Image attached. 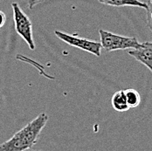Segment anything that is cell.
<instances>
[{
    "label": "cell",
    "mask_w": 152,
    "mask_h": 151,
    "mask_svg": "<svg viewBox=\"0 0 152 151\" xmlns=\"http://www.w3.org/2000/svg\"><path fill=\"white\" fill-rule=\"evenodd\" d=\"M48 121L46 113L39 114L22 129L0 144V151H26L33 147Z\"/></svg>",
    "instance_id": "obj_1"
},
{
    "label": "cell",
    "mask_w": 152,
    "mask_h": 151,
    "mask_svg": "<svg viewBox=\"0 0 152 151\" xmlns=\"http://www.w3.org/2000/svg\"><path fill=\"white\" fill-rule=\"evenodd\" d=\"M101 44L107 52L126 50V49H138L142 43H139L137 38L124 37L118 34L112 33L107 31L99 30Z\"/></svg>",
    "instance_id": "obj_2"
},
{
    "label": "cell",
    "mask_w": 152,
    "mask_h": 151,
    "mask_svg": "<svg viewBox=\"0 0 152 151\" xmlns=\"http://www.w3.org/2000/svg\"><path fill=\"white\" fill-rule=\"evenodd\" d=\"M16 31L27 43L31 50L35 49V43L32 35V25L29 17L20 8L18 3L12 4Z\"/></svg>",
    "instance_id": "obj_3"
},
{
    "label": "cell",
    "mask_w": 152,
    "mask_h": 151,
    "mask_svg": "<svg viewBox=\"0 0 152 151\" xmlns=\"http://www.w3.org/2000/svg\"><path fill=\"white\" fill-rule=\"evenodd\" d=\"M55 35L62 41L66 43L67 45H72L74 47H77L80 50L86 51L92 54L99 57L102 53V45L101 42L94 41L90 39H87L84 38H80L78 36H75L72 34H68L61 31H55Z\"/></svg>",
    "instance_id": "obj_4"
},
{
    "label": "cell",
    "mask_w": 152,
    "mask_h": 151,
    "mask_svg": "<svg viewBox=\"0 0 152 151\" xmlns=\"http://www.w3.org/2000/svg\"><path fill=\"white\" fill-rule=\"evenodd\" d=\"M129 54L138 62L146 66L152 73V42H143L138 49L129 52Z\"/></svg>",
    "instance_id": "obj_5"
},
{
    "label": "cell",
    "mask_w": 152,
    "mask_h": 151,
    "mask_svg": "<svg viewBox=\"0 0 152 151\" xmlns=\"http://www.w3.org/2000/svg\"><path fill=\"white\" fill-rule=\"evenodd\" d=\"M101 4L110 5V6H134L140 7L145 10L148 9V4L142 2L140 0H98Z\"/></svg>",
    "instance_id": "obj_6"
},
{
    "label": "cell",
    "mask_w": 152,
    "mask_h": 151,
    "mask_svg": "<svg viewBox=\"0 0 152 151\" xmlns=\"http://www.w3.org/2000/svg\"><path fill=\"white\" fill-rule=\"evenodd\" d=\"M111 104L114 109L118 112H125L130 108L127 102L124 90L117 91L114 93L111 99Z\"/></svg>",
    "instance_id": "obj_7"
},
{
    "label": "cell",
    "mask_w": 152,
    "mask_h": 151,
    "mask_svg": "<svg viewBox=\"0 0 152 151\" xmlns=\"http://www.w3.org/2000/svg\"><path fill=\"white\" fill-rule=\"evenodd\" d=\"M124 93H125L127 102H128L129 107H136L139 105L141 98H140V94L137 91L129 88V89L124 90Z\"/></svg>",
    "instance_id": "obj_8"
},
{
    "label": "cell",
    "mask_w": 152,
    "mask_h": 151,
    "mask_svg": "<svg viewBox=\"0 0 152 151\" xmlns=\"http://www.w3.org/2000/svg\"><path fill=\"white\" fill-rule=\"evenodd\" d=\"M146 12H147V18H146L147 26L152 31V5H151L150 4H148V9L146 10Z\"/></svg>",
    "instance_id": "obj_9"
},
{
    "label": "cell",
    "mask_w": 152,
    "mask_h": 151,
    "mask_svg": "<svg viewBox=\"0 0 152 151\" xmlns=\"http://www.w3.org/2000/svg\"><path fill=\"white\" fill-rule=\"evenodd\" d=\"M43 0H28V7H29V9L31 10L35 5H37L38 4H39Z\"/></svg>",
    "instance_id": "obj_10"
},
{
    "label": "cell",
    "mask_w": 152,
    "mask_h": 151,
    "mask_svg": "<svg viewBox=\"0 0 152 151\" xmlns=\"http://www.w3.org/2000/svg\"><path fill=\"white\" fill-rule=\"evenodd\" d=\"M5 22H6V17H5V14H4L2 11H0V28H2V27L4 26Z\"/></svg>",
    "instance_id": "obj_11"
},
{
    "label": "cell",
    "mask_w": 152,
    "mask_h": 151,
    "mask_svg": "<svg viewBox=\"0 0 152 151\" xmlns=\"http://www.w3.org/2000/svg\"><path fill=\"white\" fill-rule=\"evenodd\" d=\"M148 4H150L151 5H152V0H150V2H149Z\"/></svg>",
    "instance_id": "obj_12"
},
{
    "label": "cell",
    "mask_w": 152,
    "mask_h": 151,
    "mask_svg": "<svg viewBox=\"0 0 152 151\" xmlns=\"http://www.w3.org/2000/svg\"><path fill=\"white\" fill-rule=\"evenodd\" d=\"M26 151H33V150H26ZM34 151H42V150H34Z\"/></svg>",
    "instance_id": "obj_13"
}]
</instances>
